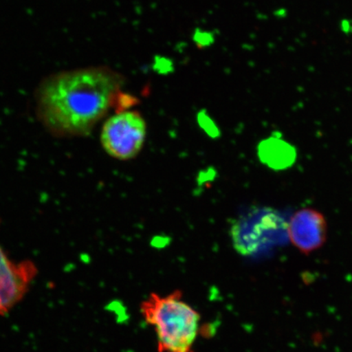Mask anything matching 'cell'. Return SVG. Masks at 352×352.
Listing matches in <instances>:
<instances>
[{"mask_svg": "<svg viewBox=\"0 0 352 352\" xmlns=\"http://www.w3.org/2000/svg\"><path fill=\"white\" fill-rule=\"evenodd\" d=\"M126 78L107 65L50 74L34 92L36 117L55 138H85L111 109H129L135 98L123 94Z\"/></svg>", "mask_w": 352, "mask_h": 352, "instance_id": "6da1fadb", "label": "cell"}, {"mask_svg": "<svg viewBox=\"0 0 352 352\" xmlns=\"http://www.w3.org/2000/svg\"><path fill=\"white\" fill-rule=\"evenodd\" d=\"M145 321L155 330L158 352H195L201 316L175 290L168 296L156 293L140 305Z\"/></svg>", "mask_w": 352, "mask_h": 352, "instance_id": "7a4b0ae2", "label": "cell"}, {"mask_svg": "<svg viewBox=\"0 0 352 352\" xmlns=\"http://www.w3.org/2000/svg\"><path fill=\"white\" fill-rule=\"evenodd\" d=\"M147 125L138 110L116 111L105 120L100 131V144L114 160L129 161L142 152Z\"/></svg>", "mask_w": 352, "mask_h": 352, "instance_id": "3957f363", "label": "cell"}, {"mask_svg": "<svg viewBox=\"0 0 352 352\" xmlns=\"http://www.w3.org/2000/svg\"><path fill=\"white\" fill-rule=\"evenodd\" d=\"M38 274L34 261H13L0 245V316H7L23 300Z\"/></svg>", "mask_w": 352, "mask_h": 352, "instance_id": "277c9868", "label": "cell"}, {"mask_svg": "<svg viewBox=\"0 0 352 352\" xmlns=\"http://www.w3.org/2000/svg\"><path fill=\"white\" fill-rule=\"evenodd\" d=\"M290 241L302 254L322 248L327 239V222L320 211L305 208L297 211L287 224Z\"/></svg>", "mask_w": 352, "mask_h": 352, "instance_id": "5b68a950", "label": "cell"}]
</instances>
